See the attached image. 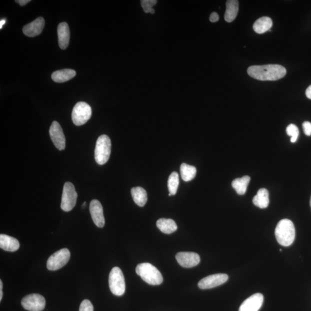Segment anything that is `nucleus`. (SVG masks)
Instances as JSON below:
<instances>
[{
    "label": "nucleus",
    "mask_w": 311,
    "mask_h": 311,
    "mask_svg": "<svg viewBox=\"0 0 311 311\" xmlns=\"http://www.w3.org/2000/svg\"><path fill=\"white\" fill-rule=\"evenodd\" d=\"M248 74L252 78L261 81H276L283 78L286 74L284 66L278 64L251 66Z\"/></svg>",
    "instance_id": "f257e3e1"
},
{
    "label": "nucleus",
    "mask_w": 311,
    "mask_h": 311,
    "mask_svg": "<svg viewBox=\"0 0 311 311\" xmlns=\"http://www.w3.org/2000/svg\"><path fill=\"white\" fill-rule=\"evenodd\" d=\"M275 236L280 245L288 246L293 244L296 236L293 222L288 219L280 221L276 228Z\"/></svg>",
    "instance_id": "f03ea898"
},
{
    "label": "nucleus",
    "mask_w": 311,
    "mask_h": 311,
    "mask_svg": "<svg viewBox=\"0 0 311 311\" xmlns=\"http://www.w3.org/2000/svg\"><path fill=\"white\" fill-rule=\"evenodd\" d=\"M136 273L144 282L152 286H158L163 282L160 271L149 263L140 264L136 269Z\"/></svg>",
    "instance_id": "7ed1b4c3"
},
{
    "label": "nucleus",
    "mask_w": 311,
    "mask_h": 311,
    "mask_svg": "<svg viewBox=\"0 0 311 311\" xmlns=\"http://www.w3.org/2000/svg\"><path fill=\"white\" fill-rule=\"evenodd\" d=\"M111 150L110 138L107 135L100 136L97 140L94 150V158L98 164L104 165L108 162Z\"/></svg>",
    "instance_id": "20e7f679"
},
{
    "label": "nucleus",
    "mask_w": 311,
    "mask_h": 311,
    "mask_svg": "<svg viewBox=\"0 0 311 311\" xmlns=\"http://www.w3.org/2000/svg\"><path fill=\"white\" fill-rule=\"evenodd\" d=\"M109 286L112 294L120 296L126 290L123 272L118 267L112 268L109 275Z\"/></svg>",
    "instance_id": "39448f33"
},
{
    "label": "nucleus",
    "mask_w": 311,
    "mask_h": 311,
    "mask_svg": "<svg viewBox=\"0 0 311 311\" xmlns=\"http://www.w3.org/2000/svg\"><path fill=\"white\" fill-rule=\"evenodd\" d=\"M92 116L90 106L85 102H80L74 106L72 111V118L76 126H82L86 124Z\"/></svg>",
    "instance_id": "423d86ee"
},
{
    "label": "nucleus",
    "mask_w": 311,
    "mask_h": 311,
    "mask_svg": "<svg viewBox=\"0 0 311 311\" xmlns=\"http://www.w3.org/2000/svg\"><path fill=\"white\" fill-rule=\"evenodd\" d=\"M77 198L78 194L74 185L70 182H66L64 186L62 204H60V208L62 210L70 212L73 210L76 204Z\"/></svg>",
    "instance_id": "0eeeda50"
},
{
    "label": "nucleus",
    "mask_w": 311,
    "mask_h": 311,
    "mask_svg": "<svg viewBox=\"0 0 311 311\" xmlns=\"http://www.w3.org/2000/svg\"><path fill=\"white\" fill-rule=\"evenodd\" d=\"M70 258L69 250L62 248L53 254L48 260L47 268L49 270L56 271L67 264Z\"/></svg>",
    "instance_id": "6e6552de"
},
{
    "label": "nucleus",
    "mask_w": 311,
    "mask_h": 311,
    "mask_svg": "<svg viewBox=\"0 0 311 311\" xmlns=\"http://www.w3.org/2000/svg\"><path fill=\"white\" fill-rule=\"evenodd\" d=\"M22 305L25 310L29 311H42L44 308L46 301L42 296L31 294L22 298Z\"/></svg>",
    "instance_id": "1a4fd4ad"
},
{
    "label": "nucleus",
    "mask_w": 311,
    "mask_h": 311,
    "mask_svg": "<svg viewBox=\"0 0 311 311\" xmlns=\"http://www.w3.org/2000/svg\"><path fill=\"white\" fill-rule=\"evenodd\" d=\"M50 138L53 144L60 150H65L66 146V140L64 135L62 128L60 124L56 121L52 122L50 130H49Z\"/></svg>",
    "instance_id": "9d476101"
},
{
    "label": "nucleus",
    "mask_w": 311,
    "mask_h": 311,
    "mask_svg": "<svg viewBox=\"0 0 311 311\" xmlns=\"http://www.w3.org/2000/svg\"><path fill=\"white\" fill-rule=\"evenodd\" d=\"M228 278V276L222 273L210 275L200 280L198 286L201 290L211 289L226 283Z\"/></svg>",
    "instance_id": "9b49d317"
},
{
    "label": "nucleus",
    "mask_w": 311,
    "mask_h": 311,
    "mask_svg": "<svg viewBox=\"0 0 311 311\" xmlns=\"http://www.w3.org/2000/svg\"><path fill=\"white\" fill-rule=\"evenodd\" d=\"M176 260L181 266L185 268L195 267L200 262L198 254L191 252H180L176 255Z\"/></svg>",
    "instance_id": "f8f14e48"
},
{
    "label": "nucleus",
    "mask_w": 311,
    "mask_h": 311,
    "mask_svg": "<svg viewBox=\"0 0 311 311\" xmlns=\"http://www.w3.org/2000/svg\"><path fill=\"white\" fill-rule=\"evenodd\" d=\"M90 210L92 220L98 227L103 228L105 224L103 207L101 203L96 200L91 201Z\"/></svg>",
    "instance_id": "ddd939ff"
},
{
    "label": "nucleus",
    "mask_w": 311,
    "mask_h": 311,
    "mask_svg": "<svg viewBox=\"0 0 311 311\" xmlns=\"http://www.w3.org/2000/svg\"><path fill=\"white\" fill-rule=\"evenodd\" d=\"M264 299L263 294H254L242 303L238 311H258L262 306Z\"/></svg>",
    "instance_id": "4468645a"
},
{
    "label": "nucleus",
    "mask_w": 311,
    "mask_h": 311,
    "mask_svg": "<svg viewBox=\"0 0 311 311\" xmlns=\"http://www.w3.org/2000/svg\"><path fill=\"white\" fill-rule=\"evenodd\" d=\"M45 21L43 18L39 17L30 24L24 26L22 32L24 35L29 37H35L40 35L44 28Z\"/></svg>",
    "instance_id": "2eb2a0df"
},
{
    "label": "nucleus",
    "mask_w": 311,
    "mask_h": 311,
    "mask_svg": "<svg viewBox=\"0 0 311 311\" xmlns=\"http://www.w3.org/2000/svg\"><path fill=\"white\" fill-rule=\"evenodd\" d=\"M58 44L60 48L65 50L70 44V29L66 22H62L58 28Z\"/></svg>",
    "instance_id": "dca6fc26"
},
{
    "label": "nucleus",
    "mask_w": 311,
    "mask_h": 311,
    "mask_svg": "<svg viewBox=\"0 0 311 311\" xmlns=\"http://www.w3.org/2000/svg\"><path fill=\"white\" fill-rule=\"evenodd\" d=\"M0 248L5 251L10 252H16L20 248V242L13 237L8 235H0Z\"/></svg>",
    "instance_id": "f3484780"
},
{
    "label": "nucleus",
    "mask_w": 311,
    "mask_h": 311,
    "mask_svg": "<svg viewBox=\"0 0 311 311\" xmlns=\"http://www.w3.org/2000/svg\"><path fill=\"white\" fill-rule=\"evenodd\" d=\"M272 21L269 17H262L256 20L253 25L254 32L259 34H262L270 31L272 28Z\"/></svg>",
    "instance_id": "a211bd4d"
},
{
    "label": "nucleus",
    "mask_w": 311,
    "mask_h": 311,
    "mask_svg": "<svg viewBox=\"0 0 311 311\" xmlns=\"http://www.w3.org/2000/svg\"><path fill=\"white\" fill-rule=\"evenodd\" d=\"M226 11L224 20L228 22H232L236 18L238 12V2L237 0H228L226 2Z\"/></svg>",
    "instance_id": "6ab92c4d"
},
{
    "label": "nucleus",
    "mask_w": 311,
    "mask_h": 311,
    "mask_svg": "<svg viewBox=\"0 0 311 311\" xmlns=\"http://www.w3.org/2000/svg\"><path fill=\"white\" fill-rule=\"evenodd\" d=\"M76 75L73 70L65 69L56 71L52 75V80L56 82H64L70 80Z\"/></svg>",
    "instance_id": "aec40b11"
},
{
    "label": "nucleus",
    "mask_w": 311,
    "mask_h": 311,
    "mask_svg": "<svg viewBox=\"0 0 311 311\" xmlns=\"http://www.w3.org/2000/svg\"><path fill=\"white\" fill-rule=\"evenodd\" d=\"M252 202L257 207L260 208H268L269 204V194L266 188H260L257 192L256 195L254 197Z\"/></svg>",
    "instance_id": "412c9836"
},
{
    "label": "nucleus",
    "mask_w": 311,
    "mask_h": 311,
    "mask_svg": "<svg viewBox=\"0 0 311 311\" xmlns=\"http://www.w3.org/2000/svg\"><path fill=\"white\" fill-rule=\"evenodd\" d=\"M156 226L162 233L166 234H172L178 229L176 222L172 219H159L156 222Z\"/></svg>",
    "instance_id": "4be33fe9"
},
{
    "label": "nucleus",
    "mask_w": 311,
    "mask_h": 311,
    "mask_svg": "<svg viewBox=\"0 0 311 311\" xmlns=\"http://www.w3.org/2000/svg\"><path fill=\"white\" fill-rule=\"evenodd\" d=\"M131 194L134 202L140 207H143L148 200L146 192L141 187L132 188Z\"/></svg>",
    "instance_id": "5701e85b"
},
{
    "label": "nucleus",
    "mask_w": 311,
    "mask_h": 311,
    "mask_svg": "<svg viewBox=\"0 0 311 311\" xmlns=\"http://www.w3.org/2000/svg\"><path fill=\"white\" fill-rule=\"evenodd\" d=\"M250 181V176H244L234 180L232 186L238 195H244L248 189Z\"/></svg>",
    "instance_id": "b1692460"
},
{
    "label": "nucleus",
    "mask_w": 311,
    "mask_h": 311,
    "mask_svg": "<svg viewBox=\"0 0 311 311\" xmlns=\"http://www.w3.org/2000/svg\"><path fill=\"white\" fill-rule=\"evenodd\" d=\"M180 170L182 178L185 182L190 181L196 176V169L194 166L182 163Z\"/></svg>",
    "instance_id": "393cba45"
},
{
    "label": "nucleus",
    "mask_w": 311,
    "mask_h": 311,
    "mask_svg": "<svg viewBox=\"0 0 311 311\" xmlns=\"http://www.w3.org/2000/svg\"><path fill=\"white\" fill-rule=\"evenodd\" d=\"M180 179L178 172H173L170 174L168 180V190L170 194H176L178 186H179Z\"/></svg>",
    "instance_id": "a878e982"
},
{
    "label": "nucleus",
    "mask_w": 311,
    "mask_h": 311,
    "mask_svg": "<svg viewBox=\"0 0 311 311\" xmlns=\"http://www.w3.org/2000/svg\"><path fill=\"white\" fill-rule=\"evenodd\" d=\"M286 134L291 136L290 141L292 143L296 142L299 136V130L296 125L290 124L286 128Z\"/></svg>",
    "instance_id": "bb28decb"
},
{
    "label": "nucleus",
    "mask_w": 311,
    "mask_h": 311,
    "mask_svg": "<svg viewBox=\"0 0 311 311\" xmlns=\"http://www.w3.org/2000/svg\"><path fill=\"white\" fill-rule=\"evenodd\" d=\"M156 4V0H142L141 2L144 12L146 14L150 13L152 10L154 9L152 7Z\"/></svg>",
    "instance_id": "cd10ccee"
},
{
    "label": "nucleus",
    "mask_w": 311,
    "mask_h": 311,
    "mask_svg": "<svg viewBox=\"0 0 311 311\" xmlns=\"http://www.w3.org/2000/svg\"><path fill=\"white\" fill-rule=\"evenodd\" d=\"M79 311H94L92 303L88 300H84L80 306Z\"/></svg>",
    "instance_id": "c85d7f7f"
},
{
    "label": "nucleus",
    "mask_w": 311,
    "mask_h": 311,
    "mask_svg": "<svg viewBox=\"0 0 311 311\" xmlns=\"http://www.w3.org/2000/svg\"><path fill=\"white\" fill-rule=\"evenodd\" d=\"M303 130H304V134L307 136H311V123L306 121L302 124Z\"/></svg>",
    "instance_id": "c756f323"
},
{
    "label": "nucleus",
    "mask_w": 311,
    "mask_h": 311,
    "mask_svg": "<svg viewBox=\"0 0 311 311\" xmlns=\"http://www.w3.org/2000/svg\"><path fill=\"white\" fill-rule=\"evenodd\" d=\"M210 20L212 22H217L219 20V16L218 13L213 12L210 14Z\"/></svg>",
    "instance_id": "7c9ffc66"
},
{
    "label": "nucleus",
    "mask_w": 311,
    "mask_h": 311,
    "mask_svg": "<svg viewBox=\"0 0 311 311\" xmlns=\"http://www.w3.org/2000/svg\"><path fill=\"white\" fill-rule=\"evenodd\" d=\"M30 2H31L30 0H17L16 2L20 4L21 6H24L28 4Z\"/></svg>",
    "instance_id": "2f4dec72"
},
{
    "label": "nucleus",
    "mask_w": 311,
    "mask_h": 311,
    "mask_svg": "<svg viewBox=\"0 0 311 311\" xmlns=\"http://www.w3.org/2000/svg\"><path fill=\"white\" fill-rule=\"evenodd\" d=\"M306 94L309 100H311V85L308 87L306 91Z\"/></svg>",
    "instance_id": "473e14b6"
},
{
    "label": "nucleus",
    "mask_w": 311,
    "mask_h": 311,
    "mask_svg": "<svg viewBox=\"0 0 311 311\" xmlns=\"http://www.w3.org/2000/svg\"><path fill=\"white\" fill-rule=\"evenodd\" d=\"M2 280H0V301H2Z\"/></svg>",
    "instance_id": "72a5a7b5"
},
{
    "label": "nucleus",
    "mask_w": 311,
    "mask_h": 311,
    "mask_svg": "<svg viewBox=\"0 0 311 311\" xmlns=\"http://www.w3.org/2000/svg\"><path fill=\"white\" fill-rule=\"evenodd\" d=\"M6 24V20H2L0 22V26H1V28H2V26Z\"/></svg>",
    "instance_id": "f704fd0d"
},
{
    "label": "nucleus",
    "mask_w": 311,
    "mask_h": 311,
    "mask_svg": "<svg viewBox=\"0 0 311 311\" xmlns=\"http://www.w3.org/2000/svg\"><path fill=\"white\" fill-rule=\"evenodd\" d=\"M86 206V202H84V203H83V204H82V207H83V208H85V206Z\"/></svg>",
    "instance_id": "c9c22d12"
},
{
    "label": "nucleus",
    "mask_w": 311,
    "mask_h": 311,
    "mask_svg": "<svg viewBox=\"0 0 311 311\" xmlns=\"http://www.w3.org/2000/svg\"><path fill=\"white\" fill-rule=\"evenodd\" d=\"M310 208H311V196H310Z\"/></svg>",
    "instance_id": "e433bc0d"
},
{
    "label": "nucleus",
    "mask_w": 311,
    "mask_h": 311,
    "mask_svg": "<svg viewBox=\"0 0 311 311\" xmlns=\"http://www.w3.org/2000/svg\"><path fill=\"white\" fill-rule=\"evenodd\" d=\"M282 249L280 250V252H282Z\"/></svg>",
    "instance_id": "4c0bfd02"
}]
</instances>
